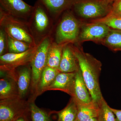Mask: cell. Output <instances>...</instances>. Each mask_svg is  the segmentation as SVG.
Segmentation results:
<instances>
[{
  "mask_svg": "<svg viewBox=\"0 0 121 121\" xmlns=\"http://www.w3.org/2000/svg\"><path fill=\"white\" fill-rule=\"evenodd\" d=\"M105 0L106 1H107V2H109V3H110V2H113L115 0Z\"/></svg>",
  "mask_w": 121,
  "mask_h": 121,
  "instance_id": "31",
  "label": "cell"
},
{
  "mask_svg": "<svg viewBox=\"0 0 121 121\" xmlns=\"http://www.w3.org/2000/svg\"><path fill=\"white\" fill-rule=\"evenodd\" d=\"M37 45L25 52L20 53H8L0 56L1 67L12 69L18 66L31 62L37 48Z\"/></svg>",
  "mask_w": 121,
  "mask_h": 121,
  "instance_id": "8",
  "label": "cell"
},
{
  "mask_svg": "<svg viewBox=\"0 0 121 121\" xmlns=\"http://www.w3.org/2000/svg\"><path fill=\"white\" fill-rule=\"evenodd\" d=\"M27 113L17 118L15 121H29L27 117Z\"/></svg>",
  "mask_w": 121,
  "mask_h": 121,
  "instance_id": "29",
  "label": "cell"
},
{
  "mask_svg": "<svg viewBox=\"0 0 121 121\" xmlns=\"http://www.w3.org/2000/svg\"><path fill=\"white\" fill-rule=\"evenodd\" d=\"M29 111L31 121H51L47 113L37 107L34 103L30 104Z\"/></svg>",
  "mask_w": 121,
  "mask_h": 121,
  "instance_id": "25",
  "label": "cell"
},
{
  "mask_svg": "<svg viewBox=\"0 0 121 121\" xmlns=\"http://www.w3.org/2000/svg\"><path fill=\"white\" fill-rule=\"evenodd\" d=\"M70 95L78 104H88L93 101L80 69L76 72Z\"/></svg>",
  "mask_w": 121,
  "mask_h": 121,
  "instance_id": "10",
  "label": "cell"
},
{
  "mask_svg": "<svg viewBox=\"0 0 121 121\" xmlns=\"http://www.w3.org/2000/svg\"><path fill=\"white\" fill-rule=\"evenodd\" d=\"M111 29L107 25L101 23L87 24L82 29L78 40L80 41L103 40Z\"/></svg>",
  "mask_w": 121,
  "mask_h": 121,
  "instance_id": "9",
  "label": "cell"
},
{
  "mask_svg": "<svg viewBox=\"0 0 121 121\" xmlns=\"http://www.w3.org/2000/svg\"><path fill=\"white\" fill-rule=\"evenodd\" d=\"M28 22L37 44L44 37L52 35L54 26L53 19L38 0L35 3Z\"/></svg>",
  "mask_w": 121,
  "mask_h": 121,
  "instance_id": "3",
  "label": "cell"
},
{
  "mask_svg": "<svg viewBox=\"0 0 121 121\" xmlns=\"http://www.w3.org/2000/svg\"><path fill=\"white\" fill-rule=\"evenodd\" d=\"M91 22L104 24L110 28L121 31V16L113 15L109 13L105 16L94 20Z\"/></svg>",
  "mask_w": 121,
  "mask_h": 121,
  "instance_id": "21",
  "label": "cell"
},
{
  "mask_svg": "<svg viewBox=\"0 0 121 121\" xmlns=\"http://www.w3.org/2000/svg\"><path fill=\"white\" fill-rule=\"evenodd\" d=\"M109 2L105 0H94L83 1H75L74 9L76 13L84 18L104 17L110 11Z\"/></svg>",
  "mask_w": 121,
  "mask_h": 121,
  "instance_id": "6",
  "label": "cell"
},
{
  "mask_svg": "<svg viewBox=\"0 0 121 121\" xmlns=\"http://www.w3.org/2000/svg\"><path fill=\"white\" fill-rule=\"evenodd\" d=\"M8 46V35L3 29L0 28V55L6 54Z\"/></svg>",
  "mask_w": 121,
  "mask_h": 121,
  "instance_id": "26",
  "label": "cell"
},
{
  "mask_svg": "<svg viewBox=\"0 0 121 121\" xmlns=\"http://www.w3.org/2000/svg\"><path fill=\"white\" fill-rule=\"evenodd\" d=\"M109 13L113 15L121 16V0H115Z\"/></svg>",
  "mask_w": 121,
  "mask_h": 121,
  "instance_id": "27",
  "label": "cell"
},
{
  "mask_svg": "<svg viewBox=\"0 0 121 121\" xmlns=\"http://www.w3.org/2000/svg\"><path fill=\"white\" fill-rule=\"evenodd\" d=\"M77 104L72 98L67 106L57 113V121H75L77 119Z\"/></svg>",
  "mask_w": 121,
  "mask_h": 121,
  "instance_id": "18",
  "label": "cell"
},
{
  "mask_svg": "<svg viewBox=\"0 0 121 121\" xmlns=\"http://www.w3.org/2000/svg\"><path fill=\"white\" fill-rule=\"evenodd\" d=\"M8 45L9 53H22L35 47L23 41L13 39L8 35Z\"/></svg>",
  "mask_w": 121,
  "mask_h": 121,
  "instance_id": "24",
  "label": "cell"
},
{
  "mask_svg": "<svg viewBox=\"0 0 121 121\" xmlns=\"http://www.w3.org/2000/svg\"><path fill=\"white\" fill-rule=\"evenodd\" d=\"M77 104V119L79 121H87L97 118L99 111L98 104L94 101L86 104Z\"/></svg>",
  "mask_w": 121,
  "mask_h": 121,
  "instance_id": "15",
  "label": "cell"
},
{
  "mask_svg": "<svg viewBox=\"0 0 121 121\" xmlns=\"http://www.w3.org/2000/svg\"><path fill=\"white\" fill-rule=\"evenodd\" d=\"M27 110L20 104L2 101L0 105V121H15L27 113Z\"/></svg>",
  "mask_w": 121,
  "mask_h": 121,
  "instance_id": "12",
  "label": "cell"
},
{
  "mask_svg": "<svg viewBox=\"0 0 121 121\" xmlns=\"http://www.w3.org/2000/svg\"><path fill=\"white\" fill-rule=\"evenodd\" d=\"M116 117V121H121V110L117 109L111 108Z\"/></svg>",
  "mask_w": 121,
  "mask_h": 121,
  "instance_id": "28",
  "label": "cell"
},
{
  "mask_svg": "<svg viewBox=\"0 0 121 121\" xmlns=\"http://www.w3.org/2000/svg\"><path fill=\"white\" fill-rule=\"evenodd\" d=\"M66 44H58L54 41L52 42L48 52L47 66L58 69L61 60L63 48Z\"/></svg>",
  "mask_w": 121,
  "mask_h": 121,
  "instance_id": "16",
  "label": "cell"
},
{
  "mask_svg": "<svg viewBox=\"0 0 121 121\" xmlns=\"http://www.w3.org/2000/svg\"><path fill=\"white\" fill-rule=\"evenodd\" d=\"M87 121H98L97 118H91V119H89Z\"/></svg>",
  "mask_w": 121,
  "mask_h": 121,
  "instance_id": "30",
  "label": "cell"
},
{
  "mask_svg": "<svg viewBox=\"0 0 121 121\" xmlns=\"http://www.w3.org/2000/svg\"><path fill=\"white\" fill-rule=\"evenodd\" d=\"M0 7L7 13L14 17L28 21L34 6L23 0H0Z\"/></svg>",
  "mask_w": 121,
  "mask_h": 121,
  "instance_id": "7",
  "label": "cell"
},
{
  "mask_svg": "<svg viewBox=\"0 0 121 121\" xmlns=\"http://www.w3.org/2000/svg\"><path fill=\"white\" fill-rule=\"evenodd\" d=\"M53 41L51 35H50L37 43L36 51L31 62L32 79L34 85L39 82L42 72L47 66L48 49Z\"/></svg>",
  "mask_w": 121,
  "mask_h": 121,
  "instance_id": "5",
  "label": "cell"
},
{
  "mask_svg": "<svg viewBox=\"0 0 121 121\" xmlns=\"http://www.w3.org/2000/svg\"><path fill=\"white\" fill-rule=\"evenodd\" d=\"M79 69L78 62L73 48L68 44H66L63 48L58 70L60 72L71 73L76 72Z\"/></svg>",
  "mask_w": 121,
  "mask_h": 121,
  "instance_id": "11",
  "label": "cell"
},
{
  "mask_svg": "<svg viewBox=\"0 0 121 121\" xmlns=\"http://www.w3.org/2000/svg\"><path fill=\"white\" fill-rule=\"evenodd\" d=\"M80 71L93 101L99 104L103 98L99 83L102 69L100 61L82 49L73 48Z\"/></svg>",
  "mask_w": 121,
  "mask_h": 121,
  "instance_id": "1",
  "label": "cell"
},
{
  "mask_svg": "<svg viewBox=\"0 0 121 121\" xmlns=\"http://www.w3.org/2000/svg\"><path fill=\"white\" fill-rule=\"evenodd\" d=\"M80 26L73 14L67 11L63 15L57 25L55 33V43L68 44L78 40L80 33Z\"/></svg>",
  "mask_w": 121,
  "mask_h": 121,
  "instance_id": "4",
  "label": "cell"
},
{
  "mask_svg": "<svg viewBox=\"0 0 121 121\" xmlns=\"http://www.w3.org/2000/svg\"><path fill=\"white\" fill-rule=\"evenodd\" d=\"M98 105L99 111L97 118L98 121H116L114 114L104 98Z\"/></svg>",
  "mask_w": 121,
  "mask_h": 121,
  "instance_id": "22",
  "label": "cell"
},
{
  "mask_svg": "<svg viewBox=\"0 0 121 121\" xmlns=\"http://www.w3.org/2000/svg\"><path fill=\"white\" fill-rule=\"evenodd\" d=\"M0 28L7 35L33 47L37 45L28 21L14 17L0 7Z\"/></svg>",
  "mask_w": 121,
  "mask_h": 121,
  "instance_id": "2",
  "label": "cell"
},
{
  "mask_svg": "<svg viewBox=\"0 0 121 121\" xmlns=\"http://www.w3.org/2000/svg\"><path fill=\"white\" fill-rule=\"evenodd\" d=\"M12 81L7 78L0 80V96L1 99H8L15 95L16 89Z\"/></svg>",
  "mask_w": 121,
  "mask_h": 121,
  "instance_id": "23",
  "label": "cell"
},
{
  "mask_svg": "<svg viewBox=\"0 0 121 121\" xmlns=\"http://www.w3.org/2000/svg\"><path fill=\"white\" fill-rule=\"evenodd\" d=\"M75 74L76 72H60L48 88L63 91L70 95Z\"/></svg>",
  "mask_w": 121,
  "mask_h": 121,
  "instance_id": "14",
  "label": "cell"
},
{
  "mask_svg": "<svg viewBox=\"0 0 121 121\" xmlns=\"http://www.w3.org/2000/svg\"><path fill=\"white\" fill-rule=\"evenodd\" d=\"M44 6L52 19L71 7L75 0H37Z\"/></svg>",
  "mask_w": 121,
  "mask_h": 121,
  "instance_id": "13",
  "label": "cell"
},
{
  "mask_svg": "<svg viewBox=\"0 0 121 121\" xmlns=\"http://www.w3.org/2000/svg\"><path fill=\"white\" fill-rule=\"evenodd\" d=\"M60 72L58 69L46 66L42 72L40 79L39 89L48 87Z\"/></svg>",
  "mask_w": 121,
  "mask_h": 121,
  "instance_id": "20",
  "label": "cell"
},
{
  "mask_svg": "<svg viewBox=\"0 0 121 121\" xmlns=\"http://www.w3.org/2000/svg\"><path fill=\"white\" fill-rule=\"evenodd\" d=\"M17 80L18 93L20 96H23L26 94L31 79V71L27 67L21 69Z\"/></svg>",
  "mask_w": 121,
  "mask_h": 121,
  "instance_id": "19",
  "label": "cell"
},
{
  "mask_svg": "<svg viewBox=\"0 0 121 121\" xmlns=\"http://www.w3.org/2000/svg\"><path fill=\"white\" fill-rule=\"evenodd\" d=\"M102 42L113 51H121V31L111 29Z\"/></svg>",
  "mask_w": 121,
  "mask_h": 121,
  "instance_id": "17",
  "label": "cell"
},
{
  "mask_svg": "<svg viewBox=\"0 0 121 121\" xmlns=\"http://www.w3.org/2000/svg\"><path fill=\"white\" fill-rule=\"evenodd\" d=\"M75 121H79L78 120V119H76Z\"/></svg>",
  "mask_w": 121,
  "mask_h": 121,
  "instance_id": "32",
  "label": "cell"
}]
</instances>
